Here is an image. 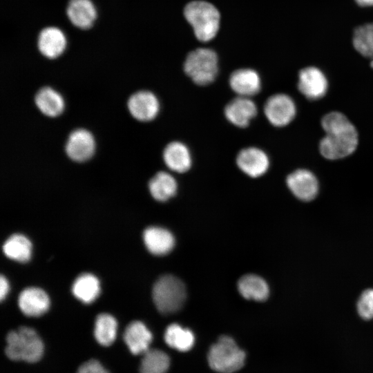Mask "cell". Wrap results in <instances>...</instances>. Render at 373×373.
Wrapping results in <instances>:
<instances>
[{"instance_id": "cell-1", "label": "cell", "mask_w": 373, "mask_h": 373, "mask_svg": "<svg viewBox=\"0 0 373 373\" xmlns=\"http://www.w3.org/2000/svg\"><path fill=\"white\" fill-rule=\"evenodd\" d=\"M325 135L319 143L321 154L326 159L344 158L354 152L358 144L355 126L342 113L333 111L321 119Z\"/></svg>"}, {"instance_id": "cell-2", "label": "cell", "mask_w": 373, "mask_h": 373, "mask_svg": "<svg viewBox=\"0 0 373 373\" xmlns=\"http://www.w3.org/2000/svg\"><path fill=\"white\" fill-rule=\"evenodd\" d=\"M6 356L12 361L35 363L41 359L44 345L36 331L29 327H20L6 336Z\"/></svg>"}, {"instance_id": "cell-3", "label": "cell", "mask_w": 373, "mask_h": 373, "mask_svg": "<svg viewBox=\"0 0 373 373\" xmlns=\"http://www.w3.org/2000/svg\"><path fill=\"white\" fill-rule=\"evenodd\" d=\"M184 15L199 41L207 42L216 36L220 28V15L211 3L191 1L184 7Z\"/></svg>"}, {"instance_id": "cell-4", "label": "cell", "mask_w": 373, "mask_h": 373, "mask_svg": "<svg viewBox=\"0 0 373 373\" xmlns=\"http://www.w3.org/2000/svg\"><path fill=\"white\" fill-rule=\"evenodd\" d=\"M186 296L184 283L177 277L169 274L160 276L152 290V298L156 308L164 314L180 309Z\"/></svg>"}, {"instance_id": "cell-5", "label": "cell", "mask_w": 373, "mask_h": 373, "mask_svg": "<svg viewBox=\"0 0 373 373\" xmlns=\"http://www.w3.org/2000/svg\"><path fill=\"white\" fill-rule=\"evenodd\" d=\"M184 70L195 84L199 86L210 84L218 73V55L210 48L193 50L185 59Z\"/></svg>"}, {"instance_id": "cell-6", "label": "cell", "mask_w": 373, "mask_h": 373, "mask_svg": "<svg viewBox=\"0 0 373 373\" xmlns=\"http://www.w3.org/2000/svg\"><path fill=\"white\" fill-rule=\"evenodd\" d=\"M207 360L210 367L220 373H232L245 363V353L229 336H222L209 349Z\"/></svg>"}, {"instance_id": "cell-7", "label": "cell", "mask_w": 373, "mask_h": 373, "mask_svg": "<svg viewBox=\"0 0 373 373\" xmlns=\"http://www.w3.org/2000/svg\"><path fill=\"white\" fill-rule=\"evenodd\" d=\"M264 113L268 121L274 126H285L296 115V104L289 95L275 94L265 102Z\"/></svg>"}, {"instance_id": "cell-8", "label": "cell", "mask_w": 373, "mask_h": 373, "mask_svg": "<svg viewBox=\"0 0 373 373\" xmlns=\"http://www.w3.org/2000/svg\"><path fill=\"white\" fill-rule=\"evenodd\" d=\"M327 88V77L319 68L308 66L300 70L298 88L308 99H321L326 94Z\"/></svg>"}, {"instance_id": "cell-9", "label": "cell", "mask_w": 373, "mask_h": 373, "mask_svg": "<svg viewBox=\"0 0 373 373\" xmlns=\"http://www.w3.org/2000/svg\"><path fill=\"white\" fill-rule=\"evenodd\" d=\"M286 182L291 193L303 201H310L318 193V180L309 170L300 169L293 171L287 176Z\"/></svg>"}, {"instance_id": "cell-10", "label": "cell", "mask_w": 373, "mask_h": 373, "mask_svg": "<svg viewBox=\"0 0 373 373\" xmlns=\"http://www.w3.org/2000/svg\"><path fill=\"white\" fill-rule=\"evenodd\" d=\"M131 115L141 122L153 119L160 111L157 97L148 90H140L131 95L127 103Z\"/></svg>"}, {"instance_id": "cell-11", "label": "cell", "mask_w": 373, "mask_h": 373, "mask_svg": "<svg viewBox=\"0 0 373 373\" xmlns=\"http://www.w3.org/2000/svg\"><path fill=\"white\" fill-rule=\"evenodd\" d=\"M236 164L248 176L258 178L264 175L268 170L269 160L264 151L252 146L243 149L238 153Z\"/></svg>"}, {"instance_id": "cell-12", "label": "cell", "mask_w": 373, "mask_h": 373, "mask_svg": "<svg viewBox=\"0 0 373 373\" xmlns=\"http://www.w3.org/2000/svg\"><path fill=\"white\" fill-rule=\"evenodd\" d=\"M94 150V138L89 131L78 128L70 133L65 146L70 159L78 162L86 161L93 155Z\"/></svg>"}, {"instance_id": "cell-13", "label": "cell", "mask_w": 373, "mask_h": 373, "mask_svg": "<svg viewBox=\"0 0 373 373\" xmlns=\"http://www.w3.org/2000/svg\"><path fill=\"white\" fill-rule=\"evenodd\" d=\"M50 304V298L46 292L36 287L24 289L18 297V305L21 312L30 317L42 316L48 310Z\"/></svg>"}, {"instance_id": "cell-14", "label": "cell", "mask_w": 373, "mask_h": 373, "mask_svg": "<svg viewBox=\"0 0 373 373\" xmlns=\"http://www.w3.org/2000/svg\"><path fill=\"white\" fill-rule=\"evenodd\" d=\"M257 106L249 97L239 96L231 99L224 107L227 119L240 128L247 127L257 114Z\"/></svg>"}, {"instance_id": "cell-15", "label": "cell", "mask_w": 373, "mask_h": 373, "mask_svg": "<svg viewBox=\"0 0 373 373\" xmlns=\"http://www.w3.org/2000/svg\"><path fill=\"white\" fill-rule=\"evenodd\" d=\"M231 88L239 96L249 97L257 95L261 88L259 74L251 68H240L229 77Z\"/></svg>"}, {"instance_id": "cell-16", "label": "cell", "mask_w": 373, "mask_h": 373, "mask_svg": "<svg viewBox=\"0 0 373 373\" xmlns=\"http://www.w3.org/2000/svg\"><path fill=\"white\" fill-rule=\"evenodd\" d=\"M37 46L42 55L48 59H55L65 50L66 39L59 28L54 26L46 27L39 34Z\"/></svg>"}, {"instance_id": "cell-17", "label": "cell", "mask_w": 373, "mask_h": 373, "mask_svg": "<svg viewBox=\"0 0 373 373\" xmlns=\"http://www.w3.org/2000/svg\"><path fill=\"white\" fill-rule=\"evenodd\" d=\"M153 336L147 327L141 321L130 323L124 332V341L130 352L135 355L145 353L149 350Z\"/></svg>"}, {"instance_id": "cell-18", "label": "cell", "mask_w": 373, "mask_h": 373, "mask_svg": "<svg viewBox=\"0 0 373 373\" xmlns=\"http://www.w3.org/2000/svg\"><path fill=\"white\" fill-rule=\"evenodd\" d=\"M66 15L75 27L86 30L90 28L97 17V10L90 0H70Z\"/></svg>"}, {"instance_id": "cell-19", "label": "cell", "mask_w": 373, "mask_h": 373, "mask_svg": "<svg viewBox=\"0 0 373 373\" xmlns=\"http://www.w3.org/2000/svg\"><path fill=\"white\" fill-rule=\"evenodd\" d=\"M143 240L148 251L155 256L169 254L175 245L174 237L166 229L150 227L143 233Z\"/></svg>"}, {"instance_id": "cell-20", "label": "cell", "mask_w": 373, "mask_h": 373, "mask_svg": "<svg viewBox=\"0 0 373 373\" xmlns=\"http://www.w3.org/2000/svg\"><path fill=\"white\" fill-rule=\"evenodd\" d=\"M163 160L170 170L180 173L188 171L192 164L189 148L178 141L171 142L166 146L163 151Z\"/></svg>"}, {"instance_id": "cell-21", "label": "cell", "mask_w": 373, "mask_h": 373, "mask_svg": "<svg viewBox=\"0 0 373 373\" xmlns=\"http://www.w3.org/2000/svg\"><path fill=\"white\" fill-rule=\"evenodd\" d=\"M73 295L86 304L92 303L100 293V283L98 278L88 273L79 275L72 285Z\"/></svg>"}, {"instance_id": "cell-22", "label": "cell", "mask_w": 373, "mask_h": 373, "mask_svg": "<svg viewBox=\"0 0 373 373\" xmlns=\"http://www.w3.org/2000/svg\"><path fill=\"white\" fill-rule=\"evenodd\" d=\"M178 184L170 173L157 172L149 181V189L152 197L160 202H165L176 193Z\"/></svg>"}, {"instance_id": "cell-23", "label": "cell", "mask_w": 373, "mask_h": 373, "mask_svg": "<svg viewBox=\"0 0 373 373\" xmlns=\"http://www.w3.org/2000/svg\"><path fill=\"white\" fill-rule=\"evenodd\" d=\"M32 243L25 236L15 233L10 236L3 245V252L8 258L26 262L32 256Z\"/></svg>"}, {"instance_id": "cell-24", "label": "cell", "mask_w": 373, "mask_h": 373, "mask_svg": "<svg viewBox=\"0 0 373 373\" xmlns=\"http://www.w3.org/2000/svg\"><path fill=\"white\" fill-rule=\"evenodd\" d=\"M238 289L240 294L248 300L263 301L269 295V287L265 280L254 274H247L240 278Z\"/></svg>"}, {"instance_id": "cell-25", "label": "cell", "mask_w": 373, "mask_h": 373, "mask_svg": "<svg viewBox=\"0 0 373 373\" xmlns=\"http://www.w3.org/2000/svg\"><path fill=\"white\" fill-rule=\"evenodd\" d=\"M35 102L39 110L49 117L60 115L64 107L61 95L50 87L39 89L35 95Z\"/></svg>"}, {"instance_id": "cell-26", "label": "cell", "mask_w": 373, "mask_h": 373, "mask_svg": "<svg viewBox=\"0 0 373 373\" xmlns=\"http://www.w3.org/2000/svg\"><path fill=\"white\" fill-rule=\"evenodd\" d=\"M164 338L169 347L180 352L189 351L195 342L194 335L191 330L175 323L167 327Z\"/></svg>"}, {"instance_id": "cell-27", "label": "cell", "mask_w": 373, "mask_h": 373, "mask_svg": "<svg viewBox=\"0 0 373 373\" xmlns=\"http://www.w3.org/2000/svg\"><path fill=\"white\" fill-rule=\"evenodd\" d=\"M116 319L107 313L99 314L95 320L94 336L96 341L103 346L111 345L117 336Z\"/></svg>"}, {"instance_id": "cell-28", "label": "cell", "mask_w": 373, "mask_h": 373, "mask_svg": "<svg viewBox=\"0 0 373 373\" xmlns=\"http://www.w3.org/2000/svg\"><path fill=\"white\" fill-rule=\"evenodd\" d=\"M170 365L168 355L159 350H148L143 354L140 373H166Z\"/></svg>"}, {"instance_id": "cell-29", "label": "cell", "mask_w": 373, "mask_h": 373, "mask_svg": "<svg viewBox=\"0 0 373 373\" xmlns=\"http://www.w3.org/2000/svg\"><path fill=\"white\" fill-rule=\"evenodd\" d=\"M353 45L363 56L373 58V23L362 25L355 29Z\"/></svg>"}, {"instance_id": "cell-30", "label": "cell", "mask_w": 373, "mask_h": 373, "mask_svg": "<svg viewBox=\"0 0 373 373\" xmlns=\"http://www.w3.org/2000/svg\"><path fill=\"white\" fill-rule=\"evenodd\" d=\"M357 311L364 320L373 318V289L365 290L357 302Z\"/></svg>"}, {"instance_id": "cell-31", "label": "cell", "mask_w": 373, "mask_h": 373, "mask_svg": "<svg viewBox=\"0 0 373 373\" xmlns=\"http://www.w3.org/2000/svg\"><path fill=\"white\" fill-rule=\"evenodd\" d=\"M77 373H108V372L98 361L91 359L81 365Z\"/></svg>"}, {"instance_id": "cell-32", "label": "cell", "mask_w": 373, "mask_h": 373, "mask_svg": "<svg viewBox=\"0 0 373 373\" xmlns=\"http://www.w3.org/2000/svg\"><path fill=\"white\" fill-rule=\"evenodd\" d=\"M9 283L7 278L1 275L0 278V299L3 300L7 296L9 291Z\"/></svg>"}, {"instance_id": "cell-33", "label": "cell", "mask_w": 373, "mask_h": 373, "mask_svg": "<svg viewBox=\"0 0 373 373\" xmlns=\"http://www.w3.org/2000/svg\"><path fill=\"white\" fill-rule=\"evenodd\" d=\"M355 1L361 6H372L373 0H355Z\"/></svg>"}, {"instance_id": "cell-34", "label": "cell", "mask_w": 373, "mask_h": 373, "mask_svg": "<svg viewBox=\"0 0 373 373\" xmlns=\"http://www.w3.org/2000/svg\"><path fill=\"white\" fill-rule=\"evenodd\" d=\"M370 66H371V67L373 68V58H372V60H371Z\"/></svg>"}]
</instances>
